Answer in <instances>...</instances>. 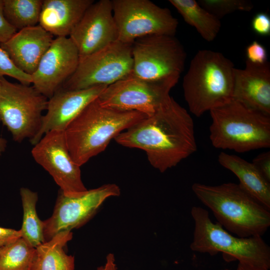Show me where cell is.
Returning a JSON list of instances; mask_svg holds the SVG:
<instances>
[{"label":"cell","mask_w":270,"mask_h":270,"mask_svg":"<svg viewBox=\"0 0 270 270\" xmlns=\"http://www.w3.org/2000/svg\"><path fill=\"white\" fill-rule=\"evenodd\" d=\"M114 140L124 146L144 151L150 164L161 172L197 150L193 120L170 96L155 113L120 133Z\"/></svg>","instance_id":"1"},{"label":"cell","mask_w":270,"mask_h":270,"mask_svg":"<svg viewBox=\"0 0 270 270\" xmlns=\"http://www.w3.org/2000/svg\"><path fill=\"white\" fill-rule=\"evenodd\" d=\"M120 194V188L114 184L88 190L76 198L67 196L60 190L52 216L43 221L45 240L59 232L82 226L94 216L106 199Z\"/></svg>","instance_id":"12"},{"label":"cell","mask_w":270,"mask_h":270,"mask_svg":"<svg viewBox=\"0 0 270 270\" xmlns=\"http://www.w3.org/2000/svg\"><path fill=\"white\" fill-rule=\"evenodd\" d=\"M17 32L6 18L4 12V0H0V44L6 42Z\"/></svg>","instance_id":"30"},{"label":"cell","mask_w":270,"mask_h":270,"mask_svg":"<svg viewBox=\"0 0 270 270\" xmlns=\"http://www.w3.org/2000/svg\"><path fill=\"white\" fill-rule=\"evenodd\" d=\"M118 40L132 44L136 39L152 35L174 36L178 20L170 10L148 0H112Z\"/></svg>","instance_id":"10"},{"label":"cell","mask_w":270,"mask_h":270,"mask_svg":"<svg viewBox=\"0 0 270 270\" xmlns=\"http://www.w3.org/2000/svg\"><path fill=\"white\" fill-rule=\"evenodd\" d=\"M53 37L38 24L17 31L0 46L17 68L32 76L50 46Z\"/></svg>","instance_id":"18"},{"label":"cell","mask_w":270,"mask_h":270,"mask_svg":"<svg viewBox=\"0 0 270 270\" xmlns=\"http://www.w3.org/2000/svg\"><path fill=\"white\" fill-rule=\"evenodd\" d=\"M210 112V138L214 148L238 152L270 148V116L234 99Z\"/></svg>","instance_id":"5"},{"label":"cell","mask_w":270,"mask_h":270,"mask_svg":"<svg viewBox=\"0 0 270 270\" xmlns=\"http://www.w3.org/2000/svg\"><path fill=\"white\" fill-rule=\"evenodd\" d=\"M132 46L118 40L80 58L74 72L61 88L77 90L99 86H108L130 76L133 68Z\"/></svg>","instance_id":"9"},{"label":"cell","mask_w":270,"mask_h":270,"mask_svg":"<svg viewBox=\"0 0 270 270\" xmlns=\"http://www.w3.org/2000/svg\"></svg>","instance_id":"36"},{"label":"cell","mask_w":270,"mask_h":270,"mask_svg":"<svg viewBox=\"0 0 270 270\" xmlns=\"http://www.w3.org/2000/svg\"><path fill=\"white\" fill-rule=\"evenodd\" d=\"M146 116L136 111L102 106L96 98L64 130L72 160L82 166L104 151L112 138Z\"/></svg>","instance_id":"3"},{"label":"cell","mask_w":270,"mask_h":270,"mask_svg":"<svg viewBox=\"0 0 270 270\" xmlns=\"http://www.w3.org/2000/svg\"><path fill=\"white\" fill-rule=\"evenodd\" d=\"M236 270H269V269L246 263L238 262Z\"/></svg>","instance_id":"34"},{"label":"cell","mask_w":270,"mask_h":270,"mask_svg":"<svg viewBox=\"0 0 270 270\" xmlns=\"http://www.w3.org/2000/svg\"><path fill=\"white\" fill-rule=\"evenodd\" d=\"M6 146L7 140L4 138L0 137V156L5 151Z\"/></svg>","instance_id":"35"},{"label":"cell","mask_w":270,"mask_h":270,"mask_svg":"<svg viewBox=\"0 0 270 270\" xmlns=\"http://www.w3.org/2000/svg\"><path fill=\"white\" fill-rule=\"evenodd\" d=\"M31 152L34 160L51 175L64 195L76 198L88 190L82 180L80 166L69 152L64 131L46 133Z\"/></svg>","instance_id":"11"},{"label":"cell","mask_w":270,"mask_h":270,"mask_svg":"<svg viewBox=\"0 0 270 270\" xmlns=\"http://www.w3.org/2000/svg\"><path fill=\"white\" fill-rule=\"evenodd\" d=\"M234 68L222 53L198 50L184 77L182 88L190 111L200 116L233 99Z\"/></svg>","instance_id":"4"},{"label":"cell","mask_w":270,"mask_h":270,"mask_svg":"<svg viewBox=\"0 0 270 270\" xmlns=\"http://www.w3.org/2000/svg\"><path fill=\"white\" fill-rule=\"evenodd\" d=\"M21 236L20 230L0 226V248Z\"/></svg>","instance_id":"32"},{"label":"cell","mask_w":270,"mask_h":270,"mask_svg":"<svg viewBox=\"0 0 270 270\" xmlns=\"http://www.w3.org/2000/svg\"><path fill=\"white\" fill-rule=\"evenodd\" d=\"M252 28L256 34L261 36L270 34V17L264 12L256 14L252 20Z\"/></svg>","instance_id":"29"},{"label":"cell","mask_w":270,"mask_h":270,"mask_svg":"<svg viewBox=\"0 0 270 270\" xmlns=\"http://www.w3.org/2000/svg\"><path fill=\"white\" fill-rule=\"evenodd\" d=\"M175 85L142 79L132 74L106 86L98 100L105 107L136 111L150 116L170 96V92Z\"/></svg>","instance_id":"13"},{"label":"cell","mask_w":270,"mask_h":270,"mask_svg":"<svg viewBox=\"0 0 270 270\" xmlns=\"http://www.w3.org/2000/svg\"><path fill=\"white\" fill-rule=\"evenodd\" d=\"M43 0H4V15L17 31L38 25Z\"/></svg>","instance_id":"24"},{"label":"cell","mask_w":270,"mask_h":270,"mask_svg":"<svg viewBox=\"0 0 270 270\" xmlns=\"http://www.w3.org/2000/svg\"><path fill=\"white\" fill-rule=\"evenodd\" d=\"M252 163L256 167L262 176L270 182V152H266L258 155Z\"/></svg>","instance_id":"31"},{"label":"cell","mask_w":270,"mask_h":270,"mask_svg":"<svg viewBox=\"0 0 270 270\" xmlns=\"http://www.w3.org/2000/svg\"><path fill=\"white\" fill-rule=\"evenodd\" d=\"M93 0H44L38 25L53 36L68 37Z\"/></svg>","instance_id":"19"},{"label":"cell","mask_w":270,"mask_h":270,"mask_svg":"<svg viewBox=\"0 0 270 270\" xmlns=\"http://www.w3.org/2000/svg\"><path fill=\"white\" fill-rule=\"evenodd\" d=\"M194 220L192 250L214 256L222 252L238 262L270 268V248L262 236L240 238L233 236L218 223L214 222L207 210L193 206Z\"/></svg>","instance_id":"6"},{"label":"cell","mask_w":270,"mask_h":270,"mask_svg":"<svg viewBox=\"0 0 270 270\" xmlns=\"http://www.w3.org/2000/svg\"><path fill=\"white\" fill-rule=\"evenodd\" d=\"M247 60L258 64H262L268 62L267 51L262 44L254 40L249 44L246 49Z\"/></svg>","instance_id":"28"},{"label":"cell","mask_w":270,"mask_h":270,"mask_svg":"<svg viewBox=\"0 0 270 270\" xmlns=\"http://www.w3.org/2000/svg\"><path fill=\"white\" fill-rule=\"evenodd\" d=\"M72 238L71 231H64L36 247L31 270H74V256L64 250Z\"/></svg>","instance_id":"21"},{"label":"cell","mask_w":270,"mask_h":270,"mask_svg":"<svg viewBox=\"0 0 270 270\" xmlns=\"http://www.w3.org/2000/svg\"><path fill=\"white\" fill-rule=\"evenodd\" d=\"M36 249L22 238L0 250V270H31Z\"/></svg>","instance_id":"25"},{"label":"cell","mask_w":270,"mask_h":270,"mask_svg":"<svg viewBox=\"0 0 270 270\" xmlns=\"http://www.w3.org/2000/svg\"><path fill=\"white\" fill-rule=\"evenodd\" d=\"M132 48L133 76L152 82L177 84L184 68L186 52L174 36L140 38L132 44Z\"/></svg>","instance_id":"7"},{"label":"cell","mask_w":270,"mask_h":270,"mask_svg":"<svg viewBox=\"0 0 270 270\" xmlns=\"http://www.w3.org/2000/svg\"><path fill=\"white\" fill-rule=\"evenodd\" d=\"M96 270H117L114 254L112 253L108 254L106 256L104 264L98 267Z\"/></svg>","instance_id":"33"},{"label":"cell","mask_w":270,"mask_h":270,"mask_svg":"<svg viewBox=\"0 0 270 270\" xmlns=\"http://www.w3.org/2000/svg\"><path fill=\"white\" fill-rule=\"evenodd\" d=\"M12 77L26 85L32 83V76L17 68L5 50L0 46V77Z\"/></svg>","instance_id":"27"},{"label":"cell","mask_w":270,"mask_h":270,"mask_svg":"<svg viewBox=\"0 0 270 270\" xmlns=\"http://www.w3.org/2000/svg\"><path fill=\"white\" fill-rule=\"evenodd\" d=\"M79 60L78 49L69 37L54 38L31 76L32 86L50 98L74 72Z\"/></svg>","instance_id":"15"},{"label":"cell","mask_w":270,"mask_h":270,"mask_svg":"<svg viewBox=\"0 0 270 270\" xmlns=\"http://www.w3.org/2000/svg\"><path fill=\"white\" fill-rule=\"evenodd\" d=\"M233 99L270 116V65L246 60L244 69L234 68Z\"/></svg>","instance_id":"17"},{"label":"cell","mask_w":270,"mask_h":270,"mask_svg":"<svg viewBox=\"0 0 270 270\" xmlns=\"http://www.w3.org/2000/svg\"><path fill=\"white\" fill-rule=\"evenodd\" d=\"M220 164L234 174L238 184L256 200L270 210V182L252 163L237 156L221 152L218 156Z\"/></svg>","instance_id":"20"},{"label":"cell","mask_w":270,"mask_h":270,"mask_svg":"<svg viewBox=\"0 0 270 270\" xmlns=\"http://www.w3.org/2000/svg\"><path fill=\"white\" fill-rule=\"evenodd\" d=\"M20 194L23 208V218L20 230L22 238L36 248L44 242L43 221L38 218L36 210L38 194L26 188H22Z\"/></svg>","instance_id":"23"},{"label":"cell","mask_w":270,"mask_h":270,"mask_svg":"<svg viewBox=\"0 0 270 270\" xmlns=\"http://www.w3.org/2000/svg\"><path fill=\"white\" fill-rule=\"evenodd\" d=\"M107 86H99L77 90L60 88L48 98L46 112L40 128L30 140L36 144L47 132L64 131L70 123L92 102L98 98Z\"/></svg>","instance_id":"16"},{"label":"cell","mask_w":270,"mask_h":270,"mask_svg":"<svg viewBox=\"0 0 270 270\" xmlns=\"http://www.w3.org/2000/svg\"><path fill=\"white\" fill-rule=\"evenodd\" d=\"M184 20L194 28L207 42L214 40L220 28V20L202 7L195 0H170Z\"/></svg>","instance_id":"22"},{"label":"cell","mask_w":270,"mask_h":270,"mask_svg":"<svg viewBox=\"0 0 270 270\" xmlns=\"http://www.w3.org/2000/svg\"><path fill=\"white\" fill-rule=\"evenodd\" d=\"M48 100L32 86L12 82L0 77V122L16 142L27 138L30 140L36 136Z\"/></svg>","instance_id":"8"},{"label":"cell","mask_w":270,"mask_h":270,"mask_svg":"<svg viewBox=\"0 0 270 270\" xmlns=\"http://www.w3.org/2000/svg\"><path fill=\"white\" fill-rule=\"evenodd\" d=\"M80 58L96 52L118 40L112 0L94 2L86 10L70 36Z\"/></svg>","instance_id":"14"},{"label":"cell","mask_w":270,"mask_h":270,"mask_svg":"<svg viewBox=\"0 0 270 270\" xmlns=\"http://www.w3.org/2000/svg\"><path fill=\"white\" fill-rule=\"evenodd\" d=\"M198 199L212 212L217 222L240 238L262 236L270 226V210L239 184L192 185Z\"/></svg>","instance_id":"2"},{"label":"cell","mask_w":270,"mask_h":270,"mask_svg":"<svg viewBox=\"0 0 270 270\" xmlns=\"http://www.w3.org/2000/svg\"><path fill=\"white\" fill-rule=\"evenodd\" d=\"M198 4L220 20L236 11L250 12L252 2L246 0H199Z\"/></svg>","instance_id":"26"}]
</instances>
